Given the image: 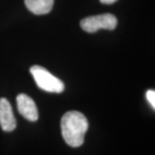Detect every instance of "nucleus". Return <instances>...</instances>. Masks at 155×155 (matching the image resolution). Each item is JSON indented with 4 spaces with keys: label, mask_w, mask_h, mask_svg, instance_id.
Instances as JSON below:
<instances>
[{
    "label": "nucleus",
    "mask_w": 155,
    "mask_h": 155,
    "mask_svg": "<svg viewBox=\"0 0 155 155\" xmlns=\"http://www.w3.org/2000/svg\"><path fill=\"white\" fill-rule=\"evenodd\" d=\"M26 7L35 15H45L52 11L54 0H24Z\"/></svg>",
    "instance_id": "423d86ee"
},
{
    "label": "nucleus",
    "mask_w": 155,
    "mask_h": 155,
    "mask_svg": "<svg viewBox=\"0 0 155 155\" xmlns=\"http://www.w3.org/2000/svg\"><path fill=\"white\" fill-rule=\"evenodd\" d=\"M17 110L25 119L30 122L38 120L39 114L37 107L34 100L26 94H20L17 97Z\"/></svg>",
    "instance_id": "20e7f679"
},
{
    "label": "nucleus",
    "mask_w": 155,
    "mask_h": 155,
    "mask_svg": "<svg viewBox=\"0 0 155 155\" xmlns=\"http://www.w3.org/2000/svg\"><path fill=\"white\" fill-rule=\"evenodd\" d=\"M30 72L39 88L48 92L61 93L64 91V84L58 78L51 74L47 69L40 66H34Z\"/></svg>",
    "instance_id": "f03ea898"
},
{
    "label": "nucleus",
    "mask_w": 155,
    "mask_h": 155,
    "mask_svg": "<svg viewBox=\"0 0 155 155\" xmlns=\"http://www.w3.org/2000/svg\"><path fill=\"white\" fill-rule=\"evenodd\" d=\"M147 99L149 102L151 106L153 107V109H155V91L153 90H148L147 91Z\"/></svg>",
    "instance_id": "0eeeda50"
},
{
    "label": "nucleus",
    "mask_w": 155,
    "mask_h": 155,
    "mask_svg": "<svg viewBox=\"0 0 155 155\" xmlns=\"http://www.w3.org/2000/svg\"><path fill=\"white\" fill-rule=\"evenodd\" d=\"M0 126L5 132H11L17 127L11 104L4 97L0 99Z\"/></svg>",
    "instance_id": "39448f33"
},
{
    "label": "nucleus",
    "mask_w": 155,
    "mask_h": 155,
    "mask_svg": "<svg viewBox=\"0 0 155 155\" xmlns=\"http://www.w3.org/2000/svg\"><path fill=\"white\" fill-rule=\"evenodd\" d=\"M61 127L62 136L67 145L72 147H78L83 145L89 123L87 118L81 112H67L61 118Z\"/></svg>",
    "instance_id": "f257e3e1"
},
{
    "label": "nucleus",
    "mask_w": 155,
    "mask_h": 155,
    "mask_svg": "<svg viewBox=\"0 0 155 155\" xmlns=\"http://www.w3.org/2000/svg\"><path fill=\"white\" fill-rule=\"evenodd\" d=\"M117 25L116 17L110 13L101 14L97 16L84 18L80 22V26L84 31L89 33H94L100 28L112 30Z\"/></svg>",
    "instance_id": "7ed1b4c3"
},
{
    "label": "nucleus",
    "mask_w": 155,
    "mask_h": 155,
    "mask_svg": "<svg viewBox=\"0 0 155 155\" xmlns=\"http://www.w3.org/2000/svg\"><path fill=\"white\" fill-rule=\"evenodd\" d=\"M116 1H117V0H100L101 3L105 4V5H111V4H114Z\"/></svg>",
    "instance_id": "6e6552de"
}]
</instances>
